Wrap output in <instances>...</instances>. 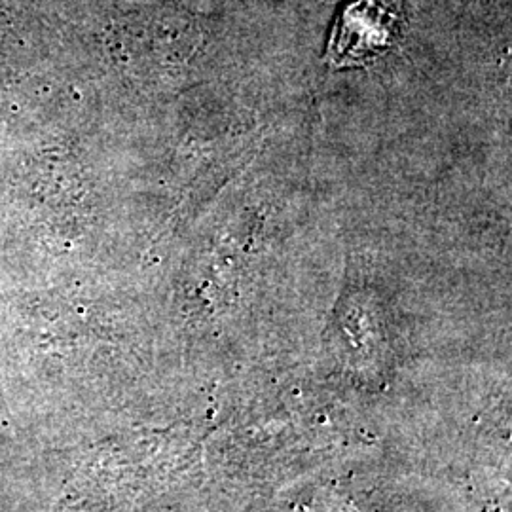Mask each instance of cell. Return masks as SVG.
<instances>
[{
  "instance_id": "6da1fadb",
  "label": "cell",
  "mask_w": 512,
  "mask_h": 512,
  "mask_svg": "<svg viewBox=\"0 0 512 512\" xmlns=\"http://www.w3.org/2000/svg\"><path fill=\"white\" fill-rule=\"evenodd\" d=\"M401 18V0H351L329 42V59L336 67L366 63L389 46Z\"/></svg>"
}]
</instances>
